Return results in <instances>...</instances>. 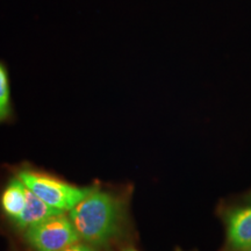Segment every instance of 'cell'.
I'll use <instances>...</instances> for the list:
<instances>
[{"mask_svg": "<svg viewBox=\"0 0 251 251\" xmlns=\"http://www.w3.org/2000/svg\"><path fill=\"white\" fill-rule=\"evenodd\" d=\"M126 251H136V250H134V249H127Z\"/></svg>", "mask_w": 251, "mask_h": 251, "instance_id": "obj_10", "label": "cell"}, {"mask_svg": "<svg viewBox=\"0 0 251 251\" xmlns=\"http://www.w3.org/2000/svg\"><path fill=\"white\" fill-rule=\"evenodd\" d=\"M62 212H58L57 209L52 208L47 205L45 201L36 197L31 191L28 188V199L26 207H25L24 212L19 216L14 225L17 226L19 229L26 230L31 226L39 224V222L43 221V220L50 218V216L61 214Z\"/></svg>", "mask_w": 251, "mask_h": 251, "instance_id": "obj_6", "label": "cell"}, {"mask_svg": "<svg viewBox=\"0 0 251 251\" xmlns=\"http://www.w3.org/2000/svg\"><path fill=\"white\" fill-rule=\"evenodd\" d=\"M228 240L235 249L251 247V207L236 209L228 216Z\"/></svg>", "mask_w": 251, "mask_h": 251, "instance_id": "obj_5", "label": "cell"}, {"mask_svg": "<svg viewBox=\"0 0 251 251\" xmlns=\"http://www.w3.org/2000/svg\"><path fill=\"white\" fill-rule=\"evenodd\" d=\"M28 187L19 177L12 178L0 197V207L12 222L17 221L26 207Z\"/></svg>", "mask_w": 251, "mask_h": 251, "instance_id": "obj_4", "label": "cell"}, {"mask_svg": "<svg viewBox=\"0 0 251 251\" xmlns=\"http://www.w3.org/2000/svg\"><path fill=\"white\" fill-rule=\"evenodd\" d=\"M125 207L114 194L93 188L76 207L69 218L80 240L92 244L107 243L117 236L122 226Z\"/></svg>", "mask_w": 251, "mask_h": 251, "instance_id": "obj_1", "label": "cell"}, {"mask_svg": "<svg viewBox=\"0 0 251 251\" xmlns=\"http://www.w3.org/2000/svg\"><path fill=\"white\" fill-rule=\"evenodd\" d=\"M243 251H251V247L248 248V249H246V250H243Z\"/></svg>", "mask_w": 251, "mask_h": 251, "instance_id": "obj_9", "label": "cell"}, {"mask_svg": "<svg viewBox=\"0 0 251 251\" xmlns=\"http://www.w3.org/2000/svg\"><path fill=\"white\" fill-rule=\"evenodd\" d=\"M25 231L28 244L35 251H61L80 240L77 229L65 213L50 216Z\"/></svg>", "mask_w": 251, "mask_h": 251, "instance_id": "obj_3", "label": "cell"}, {"mask_svg": "<svg viewBox=\"0 0 251 251\" xmlns=\"http://www.w3.org/2000/svg\"><path fill=\"white\" fill-rule=\"evenodd\" d=\"M61 251H94L92 248L86 246V244H80V243H75V244H71V246H69L67 248H64V249H62Z\"/></svg>", "mask_w": 251, "mask_h": 251, "instance_id": "obj_8", "label": "cell"}, {"mask_svg": "<svg viewBox=\"0 0 251 251\" xmlns=\"http://www.w3.org/2000/svg\"><path fill=\"white\" fill-rule=\"evenodd\" d=\"M29 190L58 212H70L94 187H78L43 172L24 169L17 174Z\"/></svg>", "mask_w": 251, "mask_h": 251, "instance_id": "obj_2", "label": "cell"}, {"mask_svg": "<svg viewBox=\"0 0 251 251\" xmlns=\"http://www.w3.org/2000/svg\"><path fill=\"white\" fill-rule=\"evenodd\" d=\"M12 115L11 85L7 68L0 62V124L7 121Z\"/></svg>", "mask_w": 251, "mask_h": 251, "instance_id": "obj_7", "label": "cell"}]
</instances>
